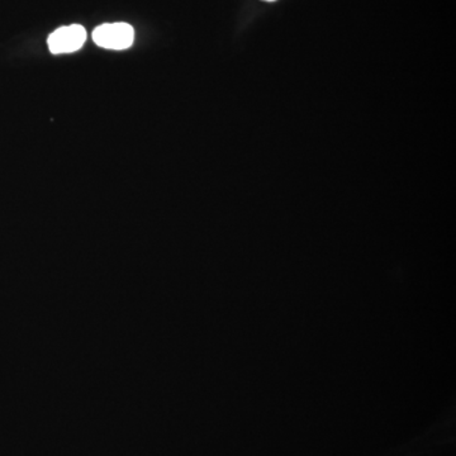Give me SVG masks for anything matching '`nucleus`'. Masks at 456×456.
I'll list each match as a JSON object with an SVG mask.
<instances>
[{
  "label": "nucleus",
  "instance_id": "obj_1",
  "mask_svg": "<svg viewBox=\"0 0 456 456\" xmlns=\"http://www.w3.org/2000/svg\"><path fill=\"white\" fill-rule=\"evenodd\" d=\"M93 40L103 49L125 50L134 44V31L127 23H107L95 28Z\"/></svg>",
  "mask_w": 456,
  "mask_h": 456
},
{
  "label": "nucleus",
  "instance_id": "obj_2",
  "mask_svg": "<svg viewBox=\"0 0 456 456\" xmlns=\"http://www.w3.org/2000/svg\"><path fill=\"white\" fill-rule=\"evenodd\" d=\"M86 40V32L84 27L73 25L61 27L51 33L49 41L50 51L53 53H70L83 46Z\"/></svg>",
  "mask_w": 456,
  "mask_h": 456
},
{
  "label": "nucleus",
  "instance_id": "obj_3",
  "mask_svg": "<svg viewBox=\"0 0 456 456\" xmlns=\"http://www.w3.org/2000/svg\"><path fill=\"white\" fill-rule=\"evenodd\" d=\"M268 2H273V0H268Z\"/></svg>",
  "mask_w": 456,
  "mask_h": 456
}]
</instances>
